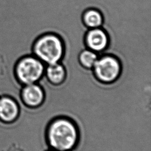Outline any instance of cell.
I'll return each instance as SVG.
<instances>
[{
    "mask_svg": "<svg viewBox=\"0 0 151 151\" xmlns=\"http://www.w3.org/2000/svg\"><path fill=\"white\" fill-rule=\"evenodd\" d=\"M81 21L87 29L101 27L104 18L103 13L97 8H88L86 9L81 15Z\"/></svg>",
    "mask_w": 151,
    "mask_h": 151,
    "instance_id": "obj_8",
    "label": "cell"
},
{
    "mask_svg": "<svg viewBox=\"0 0 151 151\" xmlns=\"http://www.w3.org/2000/svg\"><path fill=\"white\" fill-rule=\"evenodd\" d=\"M92 70L94 76L99 81L110 83L119 77L122 70V64L117 55L112 53H105L99 57Z\"/></svg>",
    "mask_w": 151,
    "mask_h": 151,
    "instance_id": "obj_4",
    "label": "cell"
},
{
    "mask_svg": "<svg viewBox=\"0 0 151 151\" xmlns=\"http://www.w3.org/2000/svg\"><path fill=\"white\" fill-rule=\"evenodd\" d=\"M48 151H58V150L50 149ZM71 151H81V142H80L79 139H78V142H77L76 146Z\"/></svg>",
    "mask_w": 151,
    "mask_h": 151,
    "instance_id": "obj_11",
    "label": "cell"
},
{
    "mask_svg": "<svg viewBox=\"0 0 151 151\" xmlns=\"http://www.w3.org/2000/svg\"><path fill=\"white\" fill-rule=\"evenodd\" d=\"M99 57L98 53L85 48L79 51L78 60L83 67L90 69L93 68Z\"/></svg>",
    "mask_w": 151,
    "mask_h": 151,
    "instance_id": "obj_10",
    "label": "cell"
},
{
    "mask_svg": "<svg viewBox=\"0 0 151 151\" xmlns=\"http://www.w3.org/2000/svg\"><path fill=\"white\" fill-rule=\"evenodd\" d=\"M20 109L17 99L11 96L4 95L0 97V122L3 123H12L19 115Z\"/></svg>",
    "mask_w": 151,
    "mask_h": 151,
    "instance_id": "obj_6",
    "label": "cell"
},
{
    "mask_svg": "<svg viewBox=\"0 0 151 151\" xmlns=\"http://www.w3.org/2000/svg\"><path fill=\"white\" fill-rule=\"evenodd\" d=\"M45 65L32 54L20 56L15 62L14 73L17 80L22 85L37 83L44 74Z\"/></svg>",
    "mask_w": 151,
    "mask_h": 151,
    "instance_id": "obj_3",
    "label": "cell"
},
{
    "mask_svg": "<svg viewBox=\"0 0 151 151\" xmlns=\"http://www.w3.org/2000/svg\"><path fill=\"white\" fill-rule=\"evenodd\" d=\"M110 37L102 27L88 29L84 37L86 48L97 53L103 52L107 50L110 45Z\"/></svg>",
    "mask_w": 151,
    "mask_h": 151,
    "instance_id": "obj_5",
    "label": "cell"
},
{
    "mask_svg": "<svg viewBox=\"0 0 151 151\" xmlns=\"http://www.w3.org/2000/svg\"><path fill=\"white\" fill-rule=\"evenodd\" d=\"M44 74L51 83L58 84L64 80L66 71L64 65L61 62H58L47 65L45 68Z\"/></svg>",
    "mask_w": 151,
    "mask_h": 151,
    "instance_id": "obj_9",
    "label": "cell"
},
{
    "mask_svg": "<svg viewBox=\"0 0 151 151\" xmlns=\"http://www.w3.org/2000/svg\"><path fill=\"white\" fill-rule=\"evenodd\" d=\"M66 49L61 37L55 32H45L37 37L32 44V54L47 65L61 62Z\"/></svg>",
    "mask_w": 151,
    "mask_h": 151,
    "instance_id": "obj_2",
    "label": "cell"
},
{
    "mask_svg": "<svg viewBox=\"0 0 151 151\" xmlns=\"http://www.w3.org/2000/svg\"><path fill=\"white\" fill-rule=\"evenodd\" d=\"M44 91L38 83L22 86L20 90V99L22 103L30 107L41 105L44 100Z\"/></svg>",
    "mask_w": 151,
    "mask_h": 151,
    "instance_id": "obj_7",
    "label": "cell"
},
{
    "mask_svg": "<svg viewBox=\"0 0 151 151\" xmlns=\"http://www.w3.org/2000/svg\"><path fill=\"white\" fill-rule=\"evenodd\" d=\"M77 110L70 117H57L50 123L47 129L46 137L51 149L71 151L76 146L79 139V130L73 117Z\"/></svg>",
    "mask_w": 151,
    "mask_h": 151,
    "instance_id": "obj_1",
    "label": "cell"
}]
</instances>
